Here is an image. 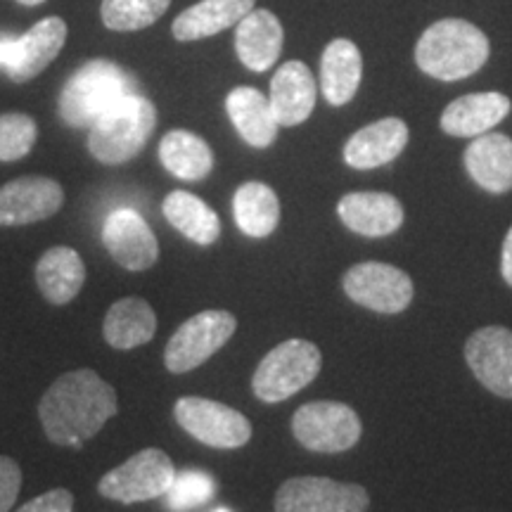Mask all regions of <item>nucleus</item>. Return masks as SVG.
I'll list each match as a JSON object with an SVG mask.
<instances>
[{"label": "nucleus", "mask_w": 512, "mask_h": 512, "mask_svg": "<svg viewBox=\"0 0 512 512\" xmlns=\"http://www.w3.org/2000/svg\"><path fill=\"white\" fill-rule=\"evenodd\" d=\"M323 366V356L313 342L287 339L268 351L252 377L254 396L264 403H280L302 392L316 380Z\"/></svg>", "instance_id": "39448f33"}, {"label": "nucleus", "mask_w": 512, "mask_h": 512, "mask_svg": "<svg viewBox=\"0 0 512 512\" xmlns=\"http://www.w3.org/2000/svg\"><path fill=\"white\" fill-rule=\"evenodd\" d=\"M406 145L408 126L396 117L380 119L356 131L347 140V145H344V162L351 169H377V166L394 162Z\"/></svg>", "instance_id": "a211bd4d"}, {"label": "nucleus", "mask_w": 512, "mask_h": 512, "mask_svg": "<svg viewBox=\"0 0 512 512\" xmlns=\"http://www.w3.org/2000/svg\"><path fill=\"white\" fill-rule=\"evenodd\" d=\"M64 204L62 185L46 176H27L0 188V226L46 221Z\"/></svg>", "instance_id": "2eb2a0df"}, {"label": "nucleus", "mask_w": 512, "mask_h": 512, "mask_svg": "<svg viewBox=\"0 0 512 512\" xmlns=\"http://www.w3.org/2000/svg\"><path fill=\"white\" fill-rule=\"evenodd\" d=\"M216 484L214 477L202 470H185L176 475L174 484L166 491V508L171 512H188L192 508H200L214 496Z\"/></svg>", "instance_id": "7c9ffc66"}, {"label": "nucleus", "mask_w": 512, "mask_h": 512, "mask_svg": "<svg viewBox=\"0 0 512 512\" xmlns=\"http://www.w3.org/2000/svg\"><path fill=\"white\" fill-rule=\"evenodd\" d=\"M157 126V110L143 95L133 93L107 110L91 126L88 150L102 164H124L138 157Z\"/></svg>", "instance_id": "20e7f679"}, {"label": "nucleus", "mask_w": 512, "mask_h": 512, "mask_svg": "<svg viewBox=\"0 0 512 512\" xmlns=\"http://www.w3.org/2000/svg\"><path fill=\"white\" fill-rule=\"evenodd\" d=\"M363 76V60L349 38H335L320 57V91L330 105H347L354 98Z\"/></svg>", "instance_id": "4be33fe9"}, {"label": "nucleus", "mask_w": 512, "mask_h": 512, "mask_svg": "<svg viewBox=\"0 0 512 512\" xmlns=\"http://www.w3.org/2000/svg\"><path fill=\"white\" fill-rule=\"evenodd\" d=\"M283 27L280 19L268 10H252L238 22L235 31V50L240 62L252 72L271 69L283 50Z\"/></svg>", "instance_id": "412c9836"}, {"label": "nucleus", "mask_w": 512, "mask_h": 512, "mask_svg": "<svg viewBox=\"0 0 512 512\" xmlns=\"http://www.w3.org/2000/svg\"><path fill=\"white\" fill-rule=\"evenodd\" d=\"M17 3H22V5H41V3H46V0H17Z\"/></svg>", "instance_id": "c9c22d12"}, {"label": "nucleus", "mask_w": 512, "mask_h": 512, "mask_svg": "<svg viewBox=\"0 0 512 512\" xmlns=\"http://www.w3.org/2000/svg\"><path fill=\"white\" fill-rule=\"evenodd\" d=\"M174 415L190 437L211 448H240L252 439V425L245 415L226 403L183 396L176 401Z\"/></svg>", "instance_id": "9d476101"}, {"label": "nucleus", "mask_w": 512, "mask_h": 512, "mask_svg": "<svg viewBox=\"0 0 512 512\" xmlns=\"http://www.w3.org/2000/svg\"><path fill=\"white\" fill-rule=\"evenodd\" d=\"M368 505L363 486L328 477H292L275 494V512H366Z\"/></svg>", "instance_id": "9b49d317"}, {"label": "nucleus", "mask_w": 512, "mask_h": 512, "mask_svg": "<svg viewBox=\"0 0 512 512\" xmlns=\"http://www.w3.org/2000/svg\"><path fill=\"white\" fill-rule=\"evenodd\" d=\"M342 287L351 302L377 313H401L413 302L411 275L380 261H366L349 268Z\"/></svg>", "instance_id": "f8f14e48"}, {"label": "nucleus", "mask_w": 512, "mask_h": 512, "mask_svg": "<svg viewBox=\"0 0 512 512\" xmlns=\"http://www.w3.org/2000/svg\"><path fill=\"white\" fill-rule=\"evenodd\" d=\"M36 283L50 304H69L86 283V266L72 247H53L36 264Z\"/></svg>", "instance_id": "b1692460"}, {"label": "nucleus", "mask_w": 512, "mask_h": 512, "mask_svg": "<svg viewBox=\"0 0 512 512\" xmlns=\"http://www.w3.org/2000/svg\"><path fill=\"white\" fill-rule=\"evenodd\" d=\"M164 216L178 233L195 242V245H214L221 235V221L216 211L202 202L197 195L185 190H174L164 200Z\"/></svg>", "instance_id": "bb28decb"}, {"label": "nucleus", "mask_w": 512, "mask_h": 512, "mask_svg": "<svg viewBox=\"0 0 512 512\" xmlns=\"http://www.w3.org/2000/svg\"><path fill=\"white\" fill-rule=\"evenodd\" d=\"M38 126L24 112L0 114V162H17L36 145Z\"/></svg>", "instance_id": "2f4dec72"}, {"label": "nucleus", "mask_w": 512, "mask_h": 512, "mask_svg": "<svg viewBox=\"0 0 512 512\" xmlns=\"http://www.w3.org/2000/svg\"><path fill=\"white\" fill-rule=\"evenodd\" d=\"M344 226L363 238H384L401 228L403 207L389 192H349L337 204Z\"/></svg>", "instance_id": "dca6fc26"}, {"label": "nucleus", "mask_w": 512, "mask_h": 512, "mask_svg": "<svg viewBox=\"0 0 512 512\" xmlns=\"http://www.w3.org/2000/svg\"><path fill=\"white\" fill-rule=\"evenodd\" d=\"M501 271H503V278L505 283L512 287V228L508 230V235H505V242H503V254H501Z\"/></svg>", "instance_id": "f704fd0d"}, {"label": "nucleus", "mask_w": 512, "mask_h": 512, "mask_svg": "<svg viewBox=\"0 0 512 512\" xmlns=\"http://www.w3.org/2000/svg\"><path fill=\"white\" fill-rule=\"evenodd\" d=\"M235 223L249 238H268L280 221V202L266 183L249 181L235 190Z\"/></svg>", "instance_id": "c85d7f7f"}, {"label": "nucleus", "mask_w": 512, "mask_h": 512, "mask_svg": "<svg viewBox=\"0 0 512 512\" xmlns=\"http://www.w3.org/2000/svg\"><path fill=\"white\" fill-rule=\"evenodd\" d=\"M67 41V24L60 17L36 22L27 34H0V67L15 83L34 79L60 55Z\"/></svg>", "instance_id": "1a4fd4ad"}, {"label": "nucleus", "mask_w": 512, "mask_h": 512, "mask_svg": "<svg viewBox=\"0 0 512 512\" xmlns=\"http://www.w3.org/2000/svg\"><path fill=\"white\" fill-rule=\"evenodd\" d=\"M510 114V100L503 93H472L453 100L441 114V128L448 136L477 138L489 133Z\"/></svg>", "instance_id": "6ab92c4d"}, {"label": "nucleus", "mask_w": 512, "mask_h": 512, "mask_svg": "<svg viewBox=\"0 0 512 512\" xmlns=\"http://www.w3.org/2000/svg\"><path fill=\"white\" fill-rule=\"evenodd\" d=\"M102 242L112 259L126 271H147L159 259L155 233L143 216L133 209H117L107 216L105 228H102Z\"/></svg>", "instance_id": "ddd939ff"}, {"label": "nucleus", "mask_w": 512, "mask_h": 512, "mask_svg": "<svg viewBox=\"0 0 512 512\" xmlns=\"http://www.w3.org/2000/svg\"><path fill=\"white\" fill-rule=\"evenodd\" d=\"M252 10L254 0H200L176 17L171 31L178 41H200L235 27Z\"/></svg>", "instance_id": "393cba45"}, {"label": "nucleus", "mask_w": 512, "mask_h": 512, "mask_svg": "<svg viewBox=\"0 0 512 512\" xmlns=\"http://www.w3.org/2000/svg\"><path fill=\"white\" fill-rule=\"evenodd\" d=\"M238 320L228 311H202L185 320L169 339L164 351V363L169 373H190L200 368L209 356H214L235 335Z\"/></svg>", "instance_id": "0eeeda50"}, {"label": "nucleus", "mask_w": 512, "mask_h": 512, "mask_svg": "<svg viewBox=\"0 0 512 512\" xmlns=\"http://www.w3.org/2000/svg\"><path fill=\"white\" fill-rule=\"evenodd\" d=\"M294 439L316 453H342L361 439L363 425L354 408L337 401L304 403L292 418Z\"/></svg>", "instance_id": "6e6552de"}, {"label": "nucleus", "mask_w": 512, "mask_h": 512, "mask_svg": "<svg viewBox=\"0 0 512 512\" xmlns=\"http://www.w3.org/2000/svg\"><path fill=\"white\" fill-rule=\"evenodd\" d=\"M38 415L50 441L81 446L117 415V392L93 370H74L50 384L38 403Z\"/></svg>", "instance_id": "f257e3e1"}, {"label": "nucleus", "mask_w": 512, "mask_h": 512, "mask_svg": "<svg viewBox=\"0 0 512 512\" xmlns=\"http://www.w3.org/2000/svg\"><path fill=\"white\" fill-rule=\"evenodd\" d=\"M489 60V38L465 19H441L422 34L415 46V62L427 76L460 81Z\"/></svg>", "instance_id": "f03ea898"}, {"label": "nucleus", "mask_w": 512, "mask_h": 512, "mask_svg": "<svg viewBox=\"0 0 512 512\" xmlns=\"http://www.w3.org/2000/svg\"><path fill=\"white\" fill-rule=\"evenodd\" d=\"M102 332H105L107 344L114 349L143 347L157 332L155 309L138 297L119 299L107 311Z\"/></svg>", "instance_id": "a878e982"}, {"label": "nucleus", "mask_w": 512, "mask_h": 512, "mask_svg": "<svg viewBox=\"0 0 512 512\" xmlns=\"http://www.w3.org/2000/svg\"><path fill=\"white\" fill-rule=\"evenodd\" d=\"M72 510H74L72 491L53 489L34 498V501L24 503L17 512H72Z\"/></svg>", "instance_id": "72a5a7b5"}, {"label": "nucleus", "mask_w": 512, "mask_h": 512, "mask_svg": "<svg viewBox=\"0 0 512 512\" xmlns=\"http://www.w3.org/2000/svg\"><path fill=\"white\" fill-rule=\"evenodd\" d=\"M271 110L280 126H299L316 107V79L304 62H285L271 81Z\"/></svg>", "instance_id": "f3484780"}, {"label": "nucleus", "mask_w": 512, "mask_h": 512, "mask_svg": "<svg viewBox=\"0 0 512 512\" xmlns=\"http://www.w3.org/2000/svg\"><path fill=\"white\" fill-rule=\"evenodd\" d=\"M214 512H230L228 508H219V510H214Z\"/></svg>", "instance_id": "e433bc0d"}, {"label": "nucleus", "mask_w": 512, "mask_h": 512, "mask_svg": "<svg viewBox=\"0 0 512 512\" xmlns=\"http://www.w3.org/2000/svg\"><path fill=\"white\" fill-rule=\"evenodd\" d=\"M136 93V79L119 64L107 60L86 62L64 83L60 117L74 128H91L107 110Z\"/></svg>", "instance_id": "7ed1b4c3"}, {"label": "nucleus", "mask_w": 512, "mask_h": 512, "mask_svg": "<svg viewBox=\"0 0 512 512\" xmlns=\"http://www.w3.org/2000/svg\"><path fill=\"white\" fill-rule=\"evenodd\" d=\"M164 169L181 181H202L214 169V152L200 136L190 131H169L159 143Z\"/></svg>", "instance_id": "cd10ccee"}, {"label": "nucleus", "mask_w": 512, "mask_h": 512, "mask_svg": "<svg viewBox=\"0 0 512 512\" xmlns=\"http://www.w3.org/2000/svg\"><path fill=\"white\" fill-rule=\"evenodd\" d=\"M171 0H102V22L112 31H140L152 27L169 10Z\"/></svg>", "instance_id": "c756f323"}, {"label": "nucleus", "mask_w": 512, "mask_h": 512, "mask_svg": "<svg viewBox=\"0 0 512 512\" xmlns=\"http://www.w3.org/2000/svg\"><path fill=\"white\" fill-rule=\"evenodd\" d=\"M22 489V470L15 460L0 456V512H8L17 503Z\"/></svg>", "instance_id": "473e14b6"}, {"label": "nucleus", "mask_w": 512, "mask_h": 512, "mask_svg": "<svg viewBox=\"0 0 512 512\" xmlns=\"http://www.w3.org/2000/svg\"><path fill=\"white\" fill-rule=\"evenodd\" d=\"M465 169L479 188L494 195L512 190V140L503 133H484L465 150Z\"/></svg>", "instance_id": "aec40b11"}, {"label": "nucleus", "mask_w": 512, "mask_h": 512, "mask_svg": "<svg viewBox=\"0 0 512 512\" xmlns=\"http://www.w3.org/2000/svg\"><path fill=\"white\" fill-rule=\"evenodd\" d=\"M226 110L247 145L259 147V150L273 145L280 124L275 121L271 102H268L264 93L249 86L235 88V91L228 93Z\"/></svg>", "instance_id": "5701e85b"}, {"label": "nucleus", "mask_w": 512, "mask_h": 512, "mask_svg": "<svg viewBox=\"0 0 512 512\" xmlns=\"http://www.w3.org/2000/svg\"><path fill=\"white\" fill-rule=\"evenodd\" d=\"M465 361L489 392L512 399V330L501 325L477 330L465 344Z\"/></svg>", "instance_id": "4468645a"}, {"label": "nucleus", "mask_w": 512, "mask_h": 512, "mask_svg": "<svg viewBox=\"0 0 512 512\" xmlns=\"http://www.w3.org/2000/svg\"><path fill=\"white\" fill-rule=\"evenodd\" d=\"M176 470L171 458L159 448H145L107 472L100 479L98 491L100 496L110 498V501L131 505L145 503L162 498L169 486L174 484Z\"/></svg>", "instance_id": "423d86ee"}]
</instances>
